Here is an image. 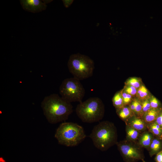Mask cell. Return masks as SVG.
<instances>
[{
  "label": "cell",
  "mask_w": 162,
  "mask_h": 162,
  "mask_svg": "<svg viewBox=\"0 0 162 162\" xmlns=\"http://www.w3.org/2000/svg\"><path fill=\"white\" fill-rule=\"evenodd\" d=\"M162 110V109L159 108H151L143 114L142 118L147 124L153 122L155 121Z\"/></svg>",
  "instance_id": "8fae6325"
},
{
  "label": "cell",
  "mask_w": 162,
  "mask_h": 162,
  "mask_svg": "<svg viewBox=\"0 0 162 162\" xmlns=\"http://www.w3.org/2000/svg\"><path fill=\"white\" fill-rule=\"evenodd\" d=\"M22 8L25 11L37 13L45 10L47 5L40 0H20Z\"/></svg>",
  "instance_id": "ba28073f"
},
{
  "label": "cell",
  "mask_w": 162,
  "mask_h": 162,
  "mask_svg": "<svg viewBox=\"0 0 162 162\" xmlns=\"http://www.w3.org/2000/svg\"><path fill=\"white\" fill-rule=\"evenodd\" d=\"M137 95L141 99L144 100L146 98L148 94L147 89L144 86H140L137 92Z\"/></svg>",
  "instance_id": "e0dca14e"
},
{
  "label": "cell",
  "mask_w": 162,
  "mask_h": 162,
  "mask_svg": "<svg viewBox=\"0 0 162 162\" xmlns=\"http://www.w3.org/2000/svg\"><path fill=\"white\" fill-rule=\"evenodd\" d=\"M155 122L162 128V110L156 119Z\"/></svg>",
  "instance_id": "cb8c5ba5"
},
{
  "label": "cell",
  "mask_w": 162,
  "mask_h": 162,
  "mask_svg": "<svg viewBox=\"0 0 162 162\" xmlns=\"http://www.w3.org/2000/svg\"><path fill=\"white\" fill-rule=\"evenodd\" d=\"M126 125H129L141 132L148 130L147 125L141 118L133 115L126 122Z\"/></svg>",
  "instance_id": "9c48e42d"
},
{
  "label": "cell",
  "mask_w": 162,
  "mask_h": 162,
  "mask_svg": "<svg viewBox=\"0 0 162 162\" xmlns=\"http://www.w3.org/2000/svg\"><path fill=\"white\" fill-rule=\"evenodd\" d=\"M162 150V139L154 136L148 151L151 157Z\"/></svg>",
  "instance_id": "7c38bea8"
},
{
  "label": "cell",
  "mask_w": 162,
  "mask_h": 162,
  "mask_svg": "<svg viewBox=\"0 0 162 162\" xmlns=\"http://www.w3.org/2000/svg\"><path fill=\"white\" fill-rule=\"evenodd\" d=\"M68 66L73 77L80 80L92 76L94 68V63L92 59L79 53L72 54L70 56Z\"/></svg>",
  "instance_id": "5b68a950"
},
{
  "label": "cell",
  "mask_w": 162,
  "mask_h": 162,
  "mask_svg": "<svg viewBox=\"0 0 162 162\" xmlns=\"http://www.w3.org/2000/svg\"><path fill=\"white\" fill-rule=\"evenodd\" d=\"M94 146L105 151L118 142L117 130L114 124L108 121H104L95 126L90 134Z\"/></svg>",
  "instance_id": "7a4b0ae2"
},
{
  "label": "cell",
  "mask_w": 162,
  "mask_h": 162,
  "mask_svg": "<svg viewBox=\"0 0 162 162\" xmlns=\"http://www.w3.org/2000/svg\"><path fill=\"white\" fill-rule=\"evenodd\" d=\"M61 97L69 103L82 102L85 93V89L80 80L74 77L64 80L59 88Z\"/></svg>",
  "instance_id": "8992f818"
},
{
  "label": "cell",
  "mask_w": 162,
  "mask_h": 162,
  "mask_svg": "<svg viewBox=\"0 0 162 162\" xmlns=\"http://www.w3.org/2000/svg\"><path fill=\"white\" fill-rule=\"evenodd\" d=\"M123 99L124 105L128 104L131 101V95L125 92L121 93Z\"/></svg>",
  "instance_id": "44dd1931"
},
{
  "label": "cell",
  "mask_w": 162,
  "mask_h": 162,
  "mask_svg": "<svg viewBox=\"0 0 162 162\" xmlns=\"http://www.w3.org/2000/svg\"><path fill=\"white\" fill-rule=\"evenodd\" d=\"M129 107L133 113H135V107L134 101H133L130 105Z\"/></svg>",
  "instance_id": "4316f807"
},
{
  "label": "cell",
  "mask_w": 162,
  "mask_h": 162,
  "mask_svg": "<svg viewBox=\"0 0 162 162\" xmlns=\"http://www.w3.org/2000/svg\"><path fill=\"white\" fill-rule=\"evenodd\" d=\"M135 107V113L137 116V117H141L142 118L143 115L142 111L141 103L137 100L134 101Z\"/></svg>",
  "instance_id": "ac0fdd59"
},
{
  "label": "cell",
  "mask_w": 162,
  "mask_h": 162,
  "mask_svg": "<svg viewBox=\"0 0 162 162\" xmlns=\"http://www.w3.org/2000/svg\"><path fill=\"white\" fill-rule=\"evenodd\" d=\"M64 6L66 8H68L72 3L73 0H62Z\"/></svg>",
  "instance_id": "484cf974"
},
{
  "label": "cell",
  "mask_w": 162,
  "mask_h": 162,
  "mask_svg": "<svg viewBox=\"0 0 162 162\" xmlns=\"http://www.w3.org/2000/svg\"><path fill=\"white\" fill-rule=\"evenodd\" d=\"M142 161L143 162H146L144 160V159L142 160Z\"/></svg>",
  "instance_id": "f1b7e54d"
},
{
  "label": "cell",
  "mask_w": 162,
  "mask_h": 162,
  "mask_svg": "<svg viewBox=\"0 0 162 162\" xmlns=\"http://www.w3.org/2000/svg\"><path fill=\"white\" fill-rule=\"evenodd\" d=\"M52 0H42V1L43 3H44V4H48L51 2H52Z\"/></svg>",
  "instance_id": "83f0119b"
},
{
  "label": "cell",
  "mask_w": 162,
  "mask_h": 162,
  "mask_svg": "<svg viewBox=\"0 0 162 162\" xmlns=\"http://www.w3.org/2000/svg\"><path fill=\"white\" fill-rule=\"evenodd\" d=\"M78 117L84 122H98L103 118L104 107L101 100L98 97H91L78 104L76 109Z\"/></svg>",
  "instance_id": "277c9868"
},
{
  "label": "cell",
  "mask_w": 162,
  "mask_h": 162,
  "mask_svg": "<svg viewBox=\"0 0 162 162\" xmlns=\"http://www.w3.org/2000/svg\"><path fill=\"white\" fill-rule=\"evenodd\" d=\"M141 105L143 114L151 109L149 101L147 99L144 101L141 104Z\"/></svg>",
  "instance_id": "ffe728a7"
},
{
  "label": "cell",
  "mask_w": 162,
  "mask_h": 162,
  "mask_svg": "<svg viewBox=\"0 0 162 162\" xmlns=\"http://www.w3.org/2000/svg\"><path fill=\"white\" fill-rule=\"evenodd\" d=\"M55 137L58 143L68 147L77 146L86 137L83 128L76 123L64 122L56 130Z\"/></svg>",
  "instance_id": "3957f363"
},
{
  "label": "cell",
  "mask_w": 162,
  "mask_h": 162,
  "mask_svg": "<svg viewBox=\"0 0 162 162\" xmlns=\"http://www.w3.org/2000/svg\"><path fill=\"white\" fill-rule=\"evenodd\" d=\"M149 102L151 108L157 109L159 108V102L155 98L153 97L149 100Z\"/></svg>",
  "instance_id": "7402d4cb"
},
{
  "label": "cell",
  "mask_w": 162,
  "mask_h": 162,
  "mask_svg": "<svg viewBox=\"0 0 162 162\" xmlns=\"http://www.w3.org/2000/svg\"><path fill=\"white\" fill-rule=\"evenodd\" d=\"M127 83L129 86H132L136 88H137L140 86L139 80L135 78H132L129 79Z\"/></svg>",
  "instance_id": "d6986e66"
},
{
  "label": "cell",
  "mask_w": 162,
  "mask_h": 162,
  "mask_svg": "<svg viewBox=\"0 0 162 162\" xmlns=\"http://www.w3.org/2000/svg\"><path fill=\"white\" fill-rule=\"evenodd\" d=\"M113 104L116 110L120 109L124 106L123 99L121 93H116L113 98Z\"/></svg>",
  "instance_id": "2e32d148"
},
{
  "label": "cell",
  "mask_w": 162,
  "mask_h": 162,
  "mask_svg": "<svg viewBox=\"0 0 162 162\" xmlns=\"http://www.w3.org/2000/svg\"><path fill=\"white\" fill-rule=\"evenodd\" d=\"M126 139L128 140L137 142L141 132L133 128L126 125Z\"/></svg>",
  "instance_id": "4fadbf2b"
},
{
  "label": "cell",
  "mask_w": 162,
  "mask_h": 162,
  "mask_svg": "<svg viewBox=\"0 0 162 162\" xmlns=\"http://www.w3.org/2000/svg\"><path fill=\"white\" fill-rule=\"evenodd\" d=\"M116 145L125 162H136L144 159L142 148L137 142L126 139L118 142Z\"/></svg>",
  "instance_id": "52a82bcc"
},
{
  "label": "cell",
  "mask_w": 162,
  "mask_h": 162,
  "mask_svg": "<svg viewBox=\"0 0 162 162\" xmlns=\"http://www.w3.org/2000/svg\"><path fill=\"white\" fill-rule=\"evenodd\" d=\"M41 106L47 120L52 124L67 120L73 111L71 103L56 94L45 97L41 102Z\"/></svg>",
  "instance_id": "6da1fadb"
},
{
  "label": "cell",
  "mask_w": 162,
  "mask_h": 162,
  "mask_svg": "<svg viewBox=\"0 0 162 162\" xmlns=\"http://www.w3.org/2000/svg\"><path fill=\"white\" fill-rule=\"evenodd\" d=\"M154 137V135L147 130L141 133L137 142L142 147L148 150Z\"/></svg>",
  "instance_id": "30bf717a"
},
{
  "label": "cell",
  "mask_w": 162,
  "mask_h": 162,
  "mask_svg": "<svg viewBox=\"0 0 162 162\" xmlns=\"http://www.w3.org/2000/svg\"><path fill=\"white\" fill-rule=\"evenodd\" d=\"M125 92L131 95H134L137 93V90L136 88L135 87L129 86L127 87L125 89Z\"/></svg>",
  "instance_id": "603a6c76"
},
{
  "label": "cell",
  "mask_w": 162,
  "mask_h": 162,
  "mask_svg": "<svg viewBox=\"0 0 162 162\" xmlns=\"http://www.w3.org/2000/svg\"><path fill=\"white\" fill-rule=\"evenodd\" d=\"M116 110L119 117L125 122L133 115L132 114L133 113L129 107L124 106L120 109Z\"/></svg>",
  "instance_id": "9a60e30c"
},
{
  "label": "cell",
  "mask_w": 162,
  "mask_h": 162,
  "mask_svg": "<svg viewBox=\"0 0 162 162\" xmlns=\"http://www.w3.org/2000/svg\"><path fill=\"white\" fill-rule=\"evenodd\" d=\"M154 160L156 162H162V150L156 154Z\"/></svg>",
  "instance_id": "d4e9b609"
},
{
  "label": "cell",
  "mask_w": 162,
  "mask_h": 162,
  "mask_svg": "<svg viewBox=\"0 0 162 162\" xmlns=\"http://www.w3.org/2000/svg\"><path fill=\"white\" fill-rule=\"evenodd\" d=\"M147 125L148 130L154 136L162 139V128L155 121Z\"/></svg>",
  "instance_id": "5bb4252c"
}]
</instances>
